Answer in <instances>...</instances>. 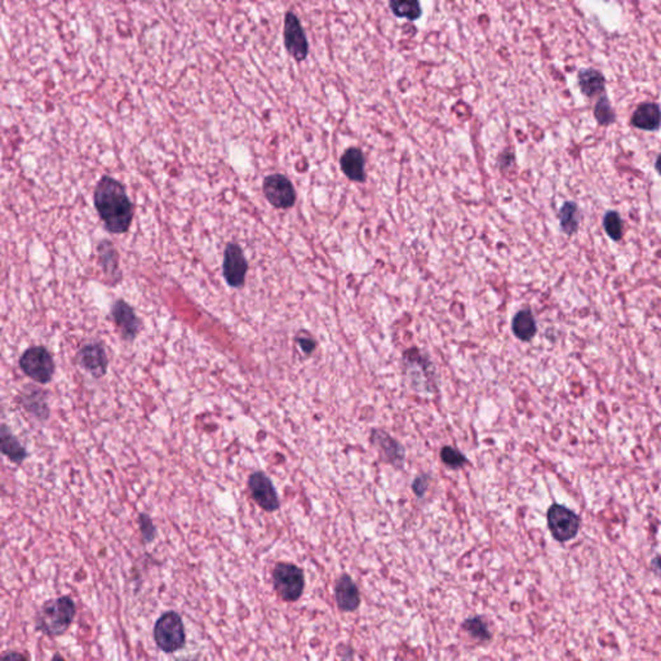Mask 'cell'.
<instances>
[{"instance_id": "2e32d148", "label": "cell", "mask_w": 661, "mask_h": 661, "mask_svg": "<svg viewBox=\"0 0 661 661\" xmlns=\"http://www.w3.org/2000/svg\"><path fill=\"white\" fill-rule=\"evenodd\" d=\"M632 124L643 131H656L660 128L661 110L653 102L639 105L632 116Z\"/></svg>"}, {"instance_id": "484cf974", "label": "cell", "mask_w": 661, "mask_h": 661, "mask_svg": "<svg viewBox=\"0 0 661 661\" xmlns=\"http://www.w3.org/2000/svg\"><path fill=\"white\" fill-rule=\"evenodd\" d=\"M594 116L597 122L601 125H610L616 120L615 111L612 109L611 104L606 96H602L599 101L597 102L594 108Z\"/></svg>"}, {"instance_id": "44dd1931", "label": "cell", "mask_w": 661, "mask_h": 661, "mask_svg": "<svg viewBox=\"0 0 661 661\" xmlns=\"http://www.w3.org/2000/svg\"><path fill=\"white\" fill-rule=\"evenodd\" d=\"M559 223L563 232L567 235H573L578 232V223H580V211L576 203L573 202H566L563 204L561 211H559Z\"/></svg>"}, {"instance_id": "d4e9b609", "label": "cell", "mask_w": 661, "mask_h": 661, "mask_svg": "<svg viewBox=\"0 0 661 661\" xmlns=\"http://www.w3.org/2000/svg\"><path fill=\"white\" fill-rule=\"evenodd\" d=\"M604 230L607 232V235L611 238L612 240L615 242H619L622 235H624V230H622V221H621V217H620L619 214L616 211H608L604 218Z\"/></svg>"}, {"instance_id": "7c38bea8", "label": "cell", "mask_w": 661, "mask_h": 661, "mask_svg": "<svg viewBox=\"0 0 661 661\" xmlns=\"http://www.w3.org/2000/svg\"><path fill=\"white\" fill-rule=\"evenodd\" d=\"M335 598L339 610L353 612L361 606V593L353 578L347 573L341 575L335 583Z\"/></svg>"}, {"instance_id": "9a60e30c", "label": "cell", "mask_w": 661, "mask_h": 661, "mask_svg": "<svg viewBox=\"0 0 661 661\" xmlns=\"http://www.w3.org/2000/svg\"><path fill=\"white\" fill-rule=\"evenodd\" d=\"M113 316L116 321L118 327L122 330L123 338L128 340H132L140 328V322L137 316L134 314L132 307L119 300L113 307Z\"/></svg>"}, {"instance_id": "e0dca14e", "label": "cell", "mask_w": 661, "mask_h": 661, "mask_svg": "<svg viewBox=\"0 0 661 661\" xmlns=\"http://www.w3.org/2000/svg\"><path fill=\"white\" fill-rule=\"evenodd\" d=\"M341 168L344 174L353 181H364V157L363 153L356 148L347 149L341 157Z\"/></svg>"}, {"instance_id": "f546056e", "label": "cell", "mask_w": 661, "mask_h": 661, "mask_svg": "<svg viewBox=\"0 0 661 661\" xmlns=\"http://www.w3.org/2000/svg\"><path fill=\"white\" fill-rule=\"evenodd\" d=\"M300 345L305 353H312L314 350L315 342L312 339L300 340Z\"/></svg>"}, {"instance_id": "f1b7e54d", "label": "cell", "mask_w": 661, "mask_h": 661, "mask_svg": "<svg viewBox=\"0 0 661 661\" xmlns=\"http://www.w3.org/2000/svg\"><path fill=\"white\" fill-rule=\"evenodd\" d=\"M651 570L657 578H661V554H657L651 561Z\"/></svg>"}, {"instance_id": "ffe728a7", "label": "cell", "mask_w": 661, "mask_h": 661, "mask_svg": "<svg viewBox=\"0 0 661 661\" xmlns=\"http://www.w3.org/2000/svg\"><path fill=\"white\" fill-rule=\"evenodd\" d=\"M513 332L522 341H529L536 335V322L529 310H521L513 319Z\"/></svg>"}, {"instance_id": "cb8c5ba5", "label": "cell", "mask_w": 661, "mask_h": 661, "mask_svg": "<svg viewBox=\"0 0 661 661\" xmlns=\"http://www.w3.org/2000/svg\"><path fill=\"white\" fill-rule=\"evenodd\" d=\"M440 460L450 469H454V471L461 469L469 463V460L465 457L463 452H460L459 450L451 446H445L440 450Z\"/></svg>"}, {"instance_id": "7a4b0ae2", "label": "cell", "mask_w": 661, "mask_h": 661, "mask_svg": "<svg viewBox=\"0 0 661 661\" xmlns=\"http://www.w3.org/2000/svg\"><path fill=\"white\" fill-rule=\"evenodd\" d=\"M75 613L76 607L70 597L50 599L36 613V629L46 636H62L73 624Z\"/></svg>"}, {"instance_id": "8992f818", "label": "cell", "mask_w": 661, "mask_h": 661, "mask_svg": "<svg viewBox=\"0 0 661 661\" xmlns=\"http://www.w3.org/2000/svg\"><path fill=\"white\" fill-rule=\"evenodd\" d=\"M20 367L29 377L41 384H48L55 372V363L47 349L33 347L27 349L20 359Z\"/></svg>"}, {"instance_id": "6da1fadb", "label": "cell", "mask_w": 661, "mask_h": 661, "mask_svg": "<svg viewBox=\"0 0 661 661\" xmlns=\"http://www.w3.org/2000/svg\"><path fill=\"white\" fill-rule=\"evenodd\" d=\"M95 206L109 232L122 234L130 229L133 207L120 182L102 177L95 190Z\"/></svg>"}, {"instance_id": "52a82bcc", "label": "cell", "mask_w": 661, "mask_h": 661, "mask_svg": "<svg viewBox=\"0 0 661 661\" xmlns=\"http://www.w3.org/2000/svg\"><path fill=\"white\" fill-rule=\"evenodd\" d=\"M248 488L252 499L265 512L273 513L279 509L281 503L273 482L263 471H255L248 480Z\"/></svg>"}, {"instance_id": "277c9868", "label": "cell", "mask_w": 661, "mask_h": 661, "mask_svg": "<svg viewBox=\"0 0 661 661\" xmlns=\"http://www.w3.org/2000/svg\"><path fill=\"white\" fill-rule=\"evenodd\" d=\"M274 589L286 602H295L304 593L305 576L292 563H278L273 571Z\"/></svg>"}, {"instance_id": "3957f363", "label": "cell", "mask_w": 661, "mask_h": 661, "mask_svg": "<svg viewBox=\"0 0 661 661\" xmlns=\"http://www.w3.org/2000/svg\"><path fill=\"white\" fill-rule=\"evenodd\" d=\"M154 641L165 653L181 650L186 642L181 616L174 611L163 613L154 625Z\"/></svg>"}, {"instance_id": "5bb4252c", "label": "cell", "mask_w": 661, "mask_h": 661, "mask_svg": "<svg viewBox=\"0 0 661 661\" xmlns=\"http://www.w3.org/2000/svg\"><path fill=\"white\" fill-rule=\"evenodd\" d=\"M21 403L26 411L35 416L38 420H47L50 417V407L47 405V394L35 387H26L21 394Z\"/></svg>"}, {"instance_id": "d6986e66", "label": "cell", "mask_w": 661, "mask_h": 661, "mask_svg": "<svg viewBox=\"0 0 661 661\" xmlns=\"http://www.w3.org/2000/svg\"><path fill=\"white\" fill-rule=\"evenodd\" d=\"M0 438H1V452L15 464L24 463V460L27 457V451L6 425L1 426Z\"/></svg>"}, {"instance_id": "ba28073f", "label": "cell", "mask_w": 661, "mask_h": 661, "mask_svg": "<svg viewBox=\"0 0 661 661\" xmlns=\"http://www.w3.org/2000/svg\"><path fill=\"white\" fill-rule=\"evenodd\" d=\"M284 46L292 57L298 62L304 61L309 53V43L305 32L293 12H287L284 17Z\"/></svg>"}, {"instance_id": "9c48e42d", "label": "cell", "mask_w": 661, "mask_h": 661, "mask_svg": "<svg viewBox=\"0 0 661 661\" xmlns=\"http://www.w3.org/2000/svg\"><path fill=\"white\" fill-rule=\"evenodd\" d=\"M263 189L266 199L277 208L286 209L295 204L296 193L291 181L283 174L267 176Z\"/></svg>"}, {"instance_id": "83f0119b", "label": "cell", "mask_w": 661, "mask_h": 661, "mask_svg": "<svg viewBox=\"0 0 661 661\" xmlns=\"http://www.w3.org/2000/svg\"><path fill=\"white\" fill-rule=\"evenodd\" d=\"M429 482H430V475L428 474H422L419 477H416V480H413L412 483V489L415 492V495L417 497H424L428 488H429Z\"/></svg>"}, {"instance_id": "4fadbf2b", "label": "cell", "mask_w": 661, "mask_h": 661, "mask_svg": "<svg viewBox=\"0 0 661 661\" xmlns=\"http://www.w3.org/2000/svg\"><path fill=\"white\" fill-rule=\"evenodd\" d=\"M78 358L83 368L90 372L93 377L99 379L106 373L108 356L105 353V349L99 344H92V345L83 347Z\"/></svg>"}, {"instance_id": "ac0fdd59", "label": "cell", "mask_w": 661, "mask_h": 661, "mask_svg": "<svg viewBox=\"0 0 661 661\" xmlns=\"http://www.w3.org/2000/svg\"><path fill=\"white\" fill-rule=\"evenodd\" d=\"M578 79V87L587 97H595L604 93L606 79L601 71L595 69H581Z\"/></svg>"}, {"instance_id": "30bf717a", "label": "cell", "mask_w": 661, "mask_h": 661, "mask_svg": "<svg viewBox=\"0 0 661 661\" xmlns=\"http://www.w3.org/2000/svg\"><path fill=\"white\" fill-rule=\"evenodd\" d=\"M247 269V261L242 248L235 243L228 244L223 256V277L228 284L235 288L242 287L244 284Z\"/></svg>"}, {"instance_id": "8fae6325", "label": "cell", "mask_w": 661, "mask_h": 661, "mask_svg": "<svg viewBox=\"0 0 661 661\" xmlns=\"http://www.w3.org/2000/svg\"><path fill=\"white\" fill-rule=\"evenodd\" d=\"M371 443L379 448L381 457L385 463L390 464L396 469H402L405 465V450L397 439L393 438L387 431L373 429L371 433Z\"/></svg>"}, {"instance_id": "5b68a950", "label": "cell", "mask_w": 661, "mask_h": 661, "mask_svg": "<svg viewBox=\"0 0 661 661\" xmlns=\"http://www.w3.org/2000/svg\"><path fill=\"white\" fill-rule=\"evenodd\" d=\"M546 518L549 531L557 541L566 543L578 535L581 524L580 517L569 508L553 504L548 509Z\"/></svg>"}, {"instance_id": "4316f807", "label": "cell", "mask_w": 661, "mask_h": 661, "mask_svg": "<svg viewBox=\"0 0 661 661\" xmlns=\"http://www.w3.org/2000/svg\"><path fill=\"white\" fill-rule=\"evenodd\" d=\"M140 524H141V532H142V536L145 538L146 543H150L153 540V537L155 535V527L153 524V522L149 518V515L146 514H141L140 517Z\"/></svg>"}, {"instance_id": "603a6c76", "label": "cell", "mask_w": 661, "mask_h": 661, "mask_svg": "<svg viewBox=\"0 0 661 661\" xmlns=\"http://www.w3.org/2000/svg\"><path fill=\"white\" fill-rule=\"evenodd\" d=\"M463 629L469 633L473 638L478 641H489L491 633L488 632L487 624L480 616H474L465 620L463 622Z\"/></svg>"}, {"instance_id": "4dcf8cb0", "label": "cell", "mask_w": 661, "mask_h": 661, "mask_svg": "<svg viewBox=\"0 0 661 661\" xmlns=\"http://www.w3.org/2000/svg\"><path fill=\"white\" fill-rule=\"evenodd\" d=\"M4 659H24L22 655H18V653H8L4 656Z\"/></svg>"}, {"instance_id": "7402d4cb", "label": "cell", "mask_w": 661, "mask_h": 661, "mask_svg": "<svg viewBox=\"0 0 661 661\" xmlns=\"http://www.w3.org/2000/svg\"><path fill=\"white\" fill-rule=\"evenodd\" d=\"M389 6L397 17L415 21L422 16V6L419 0H390Z\"/></svg>"}, {"instance_id": "1f68e13d", "label": "cell", "mask_w": 661, "mask_h": 661, "mask_svg": "<svg viewBox=\"0 0 661 661\" xmlns=\"http://www.w3.org/2000/svg\"><path fill=\"white\" fill-rule=\"evenodd\" d=\"M655 168H656L657 174H660L661 176V154L659 155V157H657V159H656V165H655Z\"/></svg>"}]
</instances>
